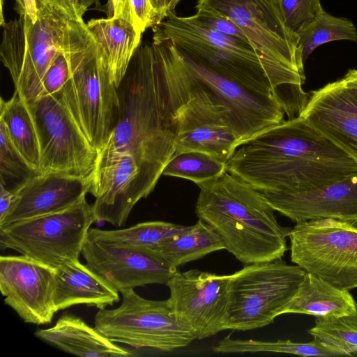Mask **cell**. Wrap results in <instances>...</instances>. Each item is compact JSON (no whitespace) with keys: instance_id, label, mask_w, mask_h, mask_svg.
I'll list each match as a JSON object with an SVG mask.
<instances>
[{"instance_id":"cell-28","label":"cell","mask_w":357,"mask_h":357,"mask_svg":"<svg viewBox=\"0 0 357 357\" xmlns=\"http://www.w3.org/2000/svg\"><path fill=\"white\" fill-rule=\"evenodd\" d=\"M190 227L164 221H149L115 230L90 228L87 237L106 243L152 248L185 232Z\"/></svg>"},{"instance_id":"cell-1","label":"cell","mask_w":357,"mask_h":357,"mask_svg":"<svg viewBox=\"0 0 357 357\" xmlns=\"http://www.w3.org/2000/svg\"><path fill=\"white\" fill-rule=\"evenodd\" d=\"M119 113L98 160L126 153L158 176L174 153L191 99L182 57L169 40L141 43L117 86Z\"/></svg>"},{"instance_id":"cell-23","label":"cell","mask_w":357,"mask_h":357,"mask_svg":"<svg viewBox=\"0 0 357 357\" xmlns=\"http://www.w3.org/2000/svg\"><path fill=\"white\" fill-rule=\"evenodd\" d=\"M35 335L47 344L70 354L87 357L131 356L133 354L119 347L79 317L63 314L55 325L38 329Z\"/></svg>"},{"instance_id":"cell-37","label":"cell","mask_w":357,"mask_h":357,"mask_svg":"<svg viewBox=\"0 0 357 357\" xmlns=\"http://www.w3.org/2000/svg\"><path fill=\"white\" fill-rule=\"evenodd\" d=\"M14 8L19 15H28L33 21L38 18V10L35 0H14Z\"/></svg>"},{"instance_id":"cell-20","label":"cell","mask_w":357,"mask_h":357,"mask_svg":"<svg viewBox=\"0 0 357 357\" xmlns=\"http://www.w3.org/2000/svg\"><path fill=\"white\" fill-rule=\"evenodd\" d=\"M300 116L357 162V95L342 79L312 91Z\"/></svg>"},{"instance_id":"cell-31","label":"cell","mask_w":357,"mask_h":357,"mask_svg":"<svg viewBox=\"0 0 357 357\" xmlns=\"http://www.w3.org/2000/svg\"><path fill=\"white\" fill-rule=\"evenodd\" d=\"M226 171V162L210 154L185 151L174 154L162 175L178 177L199 184L218 178Z\"/></svg>"},{"instance_id":"cell-30","label":"cell","mask_w":357,"mask_h":357,"mask_svg":"<svg viewBox=\"0 0 357 357\" xmlns=\"http://www.w3.org/2000/svg\"><path fill=\"white\" fill-rule=\"evenodd\" d=\"M308 333L341 356L357 355V312L339 317H316Z\"/></svg>"},{"instance_id":"cell-22","label":"cell","mask_w":357,"mask_h":357,"mask_svg":"<svg viewBox=\"0 0 357 357\" xmlns=\"http://www.w3.org/2000/svg\"><path fill=\"white\" fill-rule=\"evenodd\" d=\"M119 293L79 261L55 268L54 301L57 311L80 304L104 309L119 301Z\"/></svg>"},{"instance_id":"cell-17","label":"cell","mask_w":357,"mask_h":357,"mask_svg":"<svg viewBox=\"0 0 357 357\" xmlns=\"http://www.w3.org/2000/svg\"><path fill=\"white\" fill-rule=\"evenodd\" d=\"M82 255L86 265L119 293L147 284H166L177 271L160 260L149 248L88 237Z\"/></svg>"},{"instance_id":"cell-43","label":"cell","mask_w":357,"mask_h":357,"mask_svg":"<svg viewBox=\"0 0 357 357\" xmlns=\"http://www.w3.org/2000/svg\"><path fill=\"white\" fill-rule=\"evenodd\" d=\"M98 1V0H79V3L82 10L85 13L89 7Z\"/></svg>"},{"instance_id":"cell-42","label":"cell","mask_w":357,"mask_h":357,"mask_svg":"<svg viewBox=\"0 0 357 357\" xmlns=\"http://www.w3.org/2000/svg\"><path fill=\"white\" fill-rule=\"evenodd\" d=\"M182 0H165L166 17L172 13H175V8Z\"/></svg>"},{"instance_id":"cell-9","label":"cell","mask_w":357,"mask_h":357,"mask_svg":"<svg viewBox=\"0 0 357 357\" xmlns=\"http://www.w3.org/2000/svg\"><path fill=\"white\" fill-rule=\"evenodd\" d=\"M59 93L79 128L99 152L115 128L119 98L94 40L77 52L70 77Z\"/></svg>"},{"instance_id":"cell-34","label":"cell","mask_w":357,"mask_h":357,"mask_svg":"<svg viewBox=\"0 0 357 357\" xmlns=\"http://www.w3.org/2000/svg\"><path fill=\"white\" fill-rule=\"evenodd\" d=\"M143 33L157 24L156 14L151 0H122L121 17Z\"/></svg>"},{"instance_id":"cell-10","label":"cell","mask_w":357,"mask_h":357,"mask_svg":"<svg viewBox=\"0 0 357 357\" xmlns=\"http://www.w3.org/2000/svg\"><path fill=\"white\" fill-rule=\"evenodd\" d=\"M293 263L342 289L357 288V227L328 218L296 222L289 234Z\"/></svg>"},{"instance_id":"cell-15","label":"cell","mask_w":357,"mask_h":357,"mask_svg":"<svg viewBox=\"0 0 357 357\" xmlns=\"http://www.w3.org/2000/svg\"><path fill=\"white\" fill-rule=\"evenodd\" d=\"M229 278L230 275L197 269L177 270L166 284L175 317L190 330L196 340L226 330Z\"/></svg>"},{"instance_id":"cell-41","label":"cell","mask_w":357,"mask_h":357,"mask_svg":"<svg viewBox=\"0 0 357 357\" xmlns=\"http://www.w3.org/2000/svg\"><path fill=\"white\" fill-rule=\"evenodd\" d=\"M156 14L157 24L166 17L165 0H151Z\"/></svg>"},{"instance_id":"cell-3","label":"cell","mask_w":357,"mask_h":357,"mask_svg":"<svg viewBox=\"0 0 357 357\" xmlns=\"http://www.w3.org/2000/svg\"><path fill=\"white\" fill-rule=\"evenodd\" d=\"M195 213L244 264L281 259L291 228L281 226L259 192L225 171L199 184Z\"/></svg>"},{"instance_id":"cell-29","label":"cell","mask_w":357,"mask_h":357,"mask_svg":"<svg viewBox=\"0 0 357 357\" xmlns=\"http://www.w3.org/2000/svg\"><path fill=\"white\" fill-rule=\"evenodd\" d=\"M302 49L305 62L319 46L335 40H351L357 43V29L348 18L335 17L324 8L310 24L296 31Z\"/></svg>"},{"instance_id":"cell-18","label":"cell","mask_w":357,"mask_h":357,"mask_svg":"<svg viewBox=\"0 0 357 357\" xmlns=\"http://www.w3.org/2000/svg\"><path fill=\"white\" fill-rule=\"evenodd\" d=\"M188 74L191 99L181 118L174 154L199 151L227 162L240 144L239 139L227 124L222 109L211 100L188 71Z\"/></svg>"},{"instance_id":"cell-5","label":"cell","mask_w":357,"mask_h":357,"mask_svg":"<svg viewBox=\"0 0 357 357\" xmlns=\"http://www.w3.org/2000/svg\"><path fill=\"white\" fill-rule=\"evenodd\" d=\"M83 24L44 6L38 9L36 21L19 15L2 24L1 61L10 73L15 91L25 102L38 98L43 76L56 53Z\"/></svg>"},{"instance_id":"cell-6","label":"cell","mask_w":357,"mask_h":357,"mask_svg":"<svg viewBox=\"0 0 357 357\" xmlns=\"http://www.w3.org/2000/svg\"><path fill=\"white\" fill-rule=\"evenodd\" d=\"M306 271L281 259L246 264L230 275L226 330L250 331L282 314Z\"/></svg>"},{"instance_id":"cell-26","label":"cell","mask_w":357,"mask_h":357,"mask_svg":"<svg viewBox=\"0 0 357 357\" xmlns=\"http://www.w3.org/2000/svg\"><path fill=\"white\" fill-rule=\"evenodd\" d=\"M149 249L166 264L177 268L225 248L218 235L199 219L185 232Z\"/></svg>"},{"instance_id":"cell-12","label":"cell","mask_w":357,"mask_h":357,"mask_svg":"<svg viewBox=\"0 0 357 357\" xmlns=\"http://www.w3.org/2000/svg\"><path fill=\"white\" fill-rule=\"evenodd\" d=\"M195 8L231 20L266 59L305 76L298 36L287 26L279 0H197Z\"/></svg>"},{"instance_id":"cell-25","label":"cell","mask_w":357,"mask_h":357,"mask_svg":"<svg viewBox=\"0 0 357 357\" xmlns=\"http://www.w3.org/2000/svg\"><path fill=\"white\" fill-rule=\"evenodd\" d=\"M356 312L357 303L349 291L339 289L321 278L306 272L297 292L283 314L328 317Z\"/></svg>"},{"instance_id":"cell-33","label":"cell","mask_w":357,"mask_h":357,"mask_svg":"<svg viewBox=\"0 0 357 357\" xmlns=\"http://www.w3.org/2000/svg\"><path fill=\"white\" fill-rule=\"evenodd\" d=\"M287 26L296 33L312 22L323 8L319 0H279Z\"/></svg>"},{"instance_id":"cell-11","label":"cell","mask_w":357,"mask_h":357,"mask_svg":"<svg viewBox=\"0 0 357 357\" xmlns=\"http://www.w3.org/2000/svg\"><path fill=\"white\" fill-rule=\"evenodd\" d=\"M26 104L39 141L40 171L91 177L98 151L79 128L59 93Z\"/></svg>"},{"instance_id":"cell-4","label":"cell","mask_w":357,"mask_h":357,"mask_svg":"<svg viewBox=\"0 0 357 357\" xmlns=\"http://www.w3.org/2000/svg\"><path fill=\"white\" fill-rule=\"evenodd\" d=\"M153 40H170L177 50L252 90L275 95L305 76L266 59L251 43L208 27L193 17L169 13L153 28ZM278 98V97H277Z\"/></svg>"},{"instance_id":"cell-38","label":"cell","mask_w":357,"mask_h":357,"mask_svg":"<svg viewBox=\"0 0 357 357\" xmlns=\"http://www.w3.org/2000/svg\"><path fill=\"white\" fill-rule=\"evenodd\" d=\"M15 193L0 185V220H1L10 208L14 200Z\"/></svg>"},{"instance_id":"cell-16","label":"cell","mask_w":357,"mask_h":357,"mask_svg":"<svg viewBox=\"0 0 357 357\" xmlns=\"http://www.w3.org/2000/svg\"><path fill=\"white\" fill-rule=\"evenodd\" d=\"M0 290L5 304L26 323L50 324L58 312L55 268L23 255L1 256Z\"/></svg>"},{"instance_id":"cell-7","label":"cell","mask_w":357,"mask_h":357,"mask_svg":"<svg viewBox=\"0 0 357 357\" xmlns=\"http://www.w3.org/2000/svg\"><path fill=\"white\" fill-rule=\"evenodd\" d=\"M93 222L91 205L84 199L62 211L0 225V248L56 268L79 261Z\"/></svg>"},{"instance_id":"cell-2","label":"cell","mask_w":357,"mask_h":357,"mask_svg":"<svg viewBox=\"0 0 357 357\" xmlns=\"http://www.w3.org/2000/svg\"><path fill=\"white\" fill-rule=\"evenodd\" d=\"M226 171L260 193L291 194L357 173V162L299 116L241 143Z\"/></svg>"},{"instance_id":"cell-27","label":"cell","mask_w":357,"mask_h":357,"mask_svg":"<svg viewBox=\"0 0 357 357\" xmlns=\"http://www.w3.org/2000/svg\"><path fill=\"white\" fill-rule=\"evenodd\" d=\"M0 108V121L4 124L12 143L31 166L39 169V141L26 102L15 91L10 100L6 101L1 98Z\"/></svg>"},{"instance_id":"cell-13","label":"cell","mask_w":357,"mask_h":357,"mask_svg":"<svg viewBox=\"0 0 357 357\" xmlns=\"http://www.w3.org/2000/svg\"><path fill=\"white\" fill-rule=\"evenodd\" d=\"M178 52L190 77L222 109L240 144L284 121V107L275 95L252 90Z\"/></svg>"},{"instance_id":"cell-14","label":"cell","mask_w":357,"mask_h":357,"mask_svg":"<svg viewBox=\"0 0 357 357\" xmlns=\"http://www.w3.org/2000/svg\"><path fill=\"white\" fill-rule=\"evenodd\" d=\"M159 178L129 153L97 161L89 191L96 198L91 205L94 222L124 226L134 206L153 190Z\"/></svg>"},{"instance_id":"cell-32","label":"cell","mask_w":357,"mask_h":357,"mask_svg":"<svg viewBox=\"0 0 357 357\" xmlns=\"http://www.w3.org/2000/svg\"><path fill=\"white\" fill-rule=\"evenodd\" d=\"M0 185L15 192L33 177L43 174L31 166L12 143L0 121Z\"/></svg>"},{"instance_id":"cell-19","label":"cell","mask_w":357,"mask_h":357,"mask_svg":"<svg viewBox=\"0 0 357 357\" xmlns=\"http://www.w3.org/2000/svg\"><path fill=\"white\" fill-rule=\"evenodd\" d=\"M260 194L275 211L295 222L332 218L357 227V173L301 192Z\"/></svg>"},{"instance_id":"cell-39","label":"cell","mask_w":357,"mask_h":357,"mask_svg":"<svg viewBox=\"0 0 357 357\" xmlns=\"http://www.w3.org/2000/svg\"><path fill=\"white\" fill-rule=\"evenodd\" d=\"M346 86L357 95V69H350L341 78Z\"/></svg>"},{"instance_id":"cell-40","label":"cell","mask_w":357,"mask_h":357,"mask_svg":"<svg viewBox=\"0 0 357 357\" xmlns=\"http://www.w3.org/2000/svg\"><path fill=\"white\" fill-rule=\"evenodd\" d=\"M107 6L108 17H121L122 0H108Z\"/></svg>"},{"instance_id":"cell-8","label":"cell","mask_w":357,"mask_h":357,"mask_svg":"<svg viewBox=\"0 0 357 357\" xmlns=\"http://www.w3.org/2000/svg\"><path fill=\"white\" fill-rule=\"evenodd\" d=\"M120 293L123 301L117 308L99 309L94 318V328L112 342L137 349L170 352L196 340L190 330L176 319L168 299H146L134 289Z\"/></svg>"},{"instance_id":"cell-24","label":"cell","mask_w":357,"mask_h":357,"mask_svg":"<svg viewBox=\"0 0 357 357\" xmlns=\"http://www.w3.org/2000/svg\"><path fill=\"white\" fill-rule=\"evenodd\" d=\"M87 29L98 45L112 82L117 88L142 43V33L123 17L91 19Z\"/></svg>"},{"instance_id":"cell-21","label":"cell","mask_w":357,"mask_h":357,"mask_svg":"<svg viewBox=\"0 0 357 357\" xmlns=\"http://www.w3.org/2000/svg\"><path fill=\"white\" fill-rule=\"evenodd\" d=\"M91 183V176L40 174L14 192L13 204L0 225L66 210L85 199Z\"/></svg>"},{"instance_id":"cell-35","label":"cell","mask_w":357,"mask_h":357,"mask_svg":"<svg viewBox=\"0 0 357 357\" xmlns=\"http://www.w3.org/2000/svg\"><path fill=\"white\" fill-rule=\"evenodd\" d=\"M192 16L197 22L216 31L250 43L248 37L238 26L227 18L215 15L203 10H197L195 14Z\"/></svg>"},{"instance_id":"cell-36","label":"cell","mask_w":357,"mask_h":357,"mask_svg":"<svg viewBox=\"0 0 357 357\" xmlns=\"http://www.w3.org/2000/svg\"><path fill=\"white\" fill-rule=\"evenodd\" d=\"M38 8L44 6H52L61 12L70 20L84 22L83 20V15L84 12L82 10L79 3V0H35Z\"/></svg>"}]
</instances>
